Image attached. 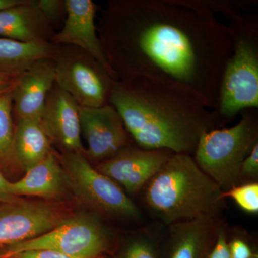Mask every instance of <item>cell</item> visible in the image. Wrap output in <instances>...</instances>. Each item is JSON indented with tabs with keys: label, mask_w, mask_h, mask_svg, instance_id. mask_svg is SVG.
I'll list each match as a JSON object with an SVG mask.
<instances>
[{
	"label": "cell",
	"mask_w": 258,
	"mask_h": 258,
	"mask_svg": "<svg viewBox=\"0 0 258 258\" xmlns=\"http://www.w3.org/2000/svg\"><path fill=\"white\" fill-rule=\"evenodd\" d=\"M19 76L0 74V85L7 84V83L13 82V81L18 79Z\"/></svg>",
	"instance_id": "4dcf8cb0"
},
{
	"label": "cell",
	"mask_w": 258,
	"mask_h": 258,
	"mask_svg": "<svg viewBox=\"0 0 258 258\" xmlns=\"http://www.w3.org/2000/svg\"><path fill=\"white\" fill-rule=\"evenodd\" d=\"M66 19L60 32L55 33L51 42L55 45H72L87 52L109 73L113 72L98 37L95 25L98 7L91 0H66Z\"/></svg>",
	"instance_id": "5bb4252c"
},
{
	"label": "cell",
	"mask_w": 258,
	"mask_h": 258,
	"mask_svg": "<svg viewBox=\"0 0 258 258\" xmlns=\"http://www.w3.org/2000/svg\"><path fill=\"white\" fill-rule=\"evenodd\" d=\"M108 103L134 144L149 150L193 156L203 134L226 124L191 93L147 78L114 81Z\"/></svg>",
	"instance_id": "7a4b0ae2"
},
{
	"label": "cell",
	"mask_w": 258,
	"mask_h": 258,
	"mask_svg": "<svg viewBox=\"0 0 258 258\" xmlns=\"http://www.w3.org/2000/svg\"><path fill=\"white\" fill-rule=\"evenodd\" d=\"M237 124L203 134L193 158L223 191L239 185L241 164L258 144L257 109L241 112Z\"/></svg>",
	"instance_id": "5b68a950"
},
{
	"label": "cell",
	"mask_w": 258,
	"mask_h": 258,
	"mask_svg": "<svg viewBox=\"0 0 258 258\" xmlns=\"http://www.w3.org/2000/svg\"><path fill=\"white\" fill-rule=\"evenodd\" d=\"M51 152V142L40 120L18 119L14 137L17 165L25 172L43 160Z\"/></svg>",
	"instance_id": "d6986e66"
},
{
	"label": "cell",
	"mask_w": 258,
	"mask_h": 258,
	"mask_svg": "<svg viewBox=\"0 0 258 258\" xmlns=\"http://www.w3.org/2000/svg\"><path fill=\"white\" fill-rule=\"evenodd\" d=\"M19 78V77H18ZM18 79L0 85V164H17L14 155L15 125L13 122V94Z\"/></svg>",
	"instance_id": "ffe728a7"
},
{
	"label": "cell",
	"mask_w": 258,
	"mask_h": 258,
	"mask_svg": "<svg viewBox=\"0 0 258 258\" xmlns=\"http://www.w3.org/2000/svg\"><path fill=\"white\" fill-rule=\"evenodd\" d=\"M55 83L80 107L108 104L115 80L87 52L72 45L61 46L55 58Z\"/></svg>",
	"instance_id": "ba28073f"
},
{
	"label": "cell",
	"mask_w": 258,
	"mask_h": 258,
	"mask_svg": "<svg viewBox=\"0 0 258 258\" xmlns=\"http://www.w3.org/2000/svg\"><path fill=\"white\" fill-rule=\"evenodd\" d=\"M10 184L11 182L0 171V203H9L18 200V198L12 195Z\"/></svg>",
	"instance_id": "f1b7e54d"
},
{
	"label": "cell",
	"mask_w": 258,
	"mask_h": 258,
	"mask_svg": "<svg viewBox=\"0 0 258 258\" xmlns=\"http://www.w3.org/2000/svg\"><path fill=\"white\" fill-rule=\"evenodd\" d=\"M58 49L51 42H22L0 37V74L19 76L37 61L55 58Z\"/></svg>",
	"instance_id": "ac0fdd59"
},
{
	"label": "cell",
	"mask_w": 258,
	"mask_h": 258,
	"mask_svg": "<svg viewBox=\"0 0 258 258\" xmlns=\"http://www.w3.org/2000/svg\"><path fill=\"white\" fill-rule=\"evenodd\" d=\"M258 181V144L241 164L239 185L255 183Z\"/></svg>",
	"instance_id": "cb8c5ba5"
},
{
	"label": "cell",
	"mask_w": 258,
	"mask_h": 258,
	"mask_svg": "<svg viewBox=\"0 0 258 258\" xmlns=\"http://www.w3.org/2000/svg\"><path fill=\"white\" fill-rule=\"evenodd\" d=\"M208 258H232L228 244V228L224 222L218 231L216 241Z\"/></svg>",
	"instance_id": "484cf974"
},
{
	"label": "cell",
	"mask_w": 258,
	"mask_h": 258,
	"mask_svg": "<svg viewBox=\"0 0 258 258\" xmlns=\"http://www.w3.org/2000/svg\"><path fill=\"white\" fill-rule=\"evenodd\" d=\"M8 258H79L68 255V254L49 250V249H37V250L24 251L13 254Z\"/></svg>",
	"instance_id": "83f0119b"
},
{
	"label": "cell",
	"mask_w": 258,
	"mask_h": 258,
	"mask_svg": "<svg viewBox=\"0 0 258 258\" xmlns=\"http://www.w3.org/2000/svg\"><path fill=\"white\" fill-rule=\"evenodd\" d=\"M183 3L195 10L215 15L217 13L232 18L240 14L241 10L257 3L250 0H182Z\"/></svg>",
	"instance_id": "7402d4cb"
},
{
	"label": "cell",
	"mask_w": 258,
	"mask_h": 258,
	"mask_svg": "<svg viewBox=\"0 0 258 258\" xmlns=\"http://www.w3.org/2000/svg\"><path fill=\"white\" fill-rule=\"evenodd\" d=\"M229 248L232 258H252L257 252H254L244 237L235 234L228 238Z\"/></svg>",
	"instance_id": "4316f807"
},
{
	"label": "cell",
	"mask_w": 258,
	"mask_h": 258,
	"mask_svg": "<svg viewBox=\"0 0 258 258\" xmlns=\"http://www.w3.org/2000/svg\"><path fill=\"white\" fill-rule=\"evenodd\" d=\"M0 258H4V257H2V256H0Z\"/></svg>",
	"instance_id": "d6a6232c"
},
{
	"label": "cell",
	"mask_w": 258,
	"mask_h": 258,
	"mask_svg": "<svg viewBox=\"0 0 258 258\" xmlns=\"http://www.w3.org/2000/svg\"><path fill=\"white\" fill-rule=\"evenodd\" d=\"M162 234L152 227L141 229L127 239L114 258H158Z\"/></svg>",
	"instance_id": "44dd1931"
},
{
	"label": "cell",
	"mask_w": 258,
	"mask_h": 258,
	"mask_svg": "<svg viewBox=\"0 0 258 258\" xmlns=\"http://www.w3.org/2000/svg\"><path fill=\"white\" fill-rule=\"evenodd\" d=\"M26 0H0V11L16 5L23 4Z\"/></svg>",
	"instance_id": "f546056e"
},
{
	"label": "cell",
	"mask_w": 258,
	"mask_h": 258,
	"mask_svg": "<svg viewBox=\"0 0 258 258\" xmlns=\"http://www.w3.org/2000/svg\"><path fill=\"white\" fill-rule=\"evenodd\" d=\"M69 186L67 176L58 159L51 152L43 160L25 171L21 179L10 184L13 196L57 199Z\"/></svg>",
	"instance_id": "e0dca14e"
},
{
	"label": "cell",
	"mask_w": 258,
	"mask_h": 258,
	"mask_svg": "<svg viewBox=\"0 0 258 258\" xmlns=\"http://www.w3.org/2000/svg\"><path fill=\"white\" fill-rule=\"evenodd\" d=\"M252 258H258V254H256L255 255H254Z\"/></svg>",
	"instance_id": "1f68e13d"
},
{
	"label": "cell",
	"mask_w": 258,
	"mask_h": 258,
	"mask_svg": "<svg viewBox=\"0 0 258 258\" xmlns=\"http://www.w3.org/2000/svg\"><path fill=\"white\" fill-rule=\"evenodd\" d=\"M223 198H231L244 211L258 213V182L247 183L224 191Z\"/></svg>",
	"instance_id": "603a6c76"
},
{
	"label": "cell",
	"mask_w": 258,
	"mask_h": 258,
	"mask_svg": "<svg viewBox=\"0 0 258 258\" xmlns=\"http://www.w3.org/2000/svg\"><path fill=\"white\" fill-rule=\"evenodd\" d=\"M224 222L221 216H205L166 226L158 258H208Z\"/></svg>",
	"instance_id": "7c38bea8"
},
{
	"label": "cell",
	"mask_w": 258,
	"mask_h": 258,
	"mask_svg": "<svg viewBox=\"0 0 258 258\" xmlns=\"http://www.w3.org/2000/svg\"><path fill=\"white\" fill-rule=\"evenodd\" d=\"M62 161L70 187L98 215L133 221L142 219L140 209L130 197L83 154L64 153Z\"/></svg>",
	"instance_id": "52a82bcc"
},
{
	"label": "cell",
	"mask_w": 258,
	"mask_h": 258,
	"mask_svg": "<svg viewBox=\"0 0 258 258\" xmlns=\"http://www.w3.org/2000/svg\"><path fill=\"white\" fill-rule=\"evenodd\" d=\"M55 84L54 58L37 61L20 75L13 94V112L18 119L40 120L47 97Z\"/></svg>",
	"instance_id": "9a60e30c"
},
{
	"label": "cell",
	"mask_w": 258,
	"mask_h": 258,
	"mask_svg": "<svg viewBox=\"0 0 258 258\" xmlns=\"http://www.w3.org/2000/svg\"><path fill=\"white\" fill-rule=\"evenodd\" d=\"M64 216L47 202L0 203V252L46 233L69 217Z\"/></svg>",
	"instance_id": "9c48e42d"
},
{
	"label": "cell",
	"mask_w": 258,
	"mask_h": 258,
	"mask_svg": "<svg viewBox=\"0 0 258 258\" xmlns=\"http://www.w3.org/2000/svg\"><path fill=\"white\" fill-rule=\"evenodd\" d=\"M113 234L97 217H69L43 235L12 246L0 252L10 257L24 251L49 249L79 258H106L114 247Z\"/></svg>",
	"instance_id": "8992f818"
},
{
	"label": "cell",
	"mask_w": 258,
	"mask_h": 258,
	"mask_svg": "<svg viewBox=\"0 0 258 258\" xmlns=\"http://www.w3.org/2000/svg\"><path fill=\"white\" fill-rule=\"evenodd\" d=\"M40 120L51 144H57L64 153L84 155L79 106L56 83L47 97Z\"/></svg>",
	"instance_id": "4fadbf2b"
},
{
	"label": "cell",
	"mask_w": 258,
	"mask_h": 258,
	"mask_svg": "<svg viewBox=\"0 0 258 258\" xmlns=\"http://www.w3.org/2000/svg\"><path fill=\"white\" fill-rule=\"evenodd\" d=\"M52 24L42 13L37 0L0 11V36L22 42H50Z\"/></svg>",
	"instance_id": "2e32d148"
},
{
	"label": "cell",
	"mask_w": 258,
	"mask_h": 258,
	"mask_svg": "<svg viewBox=\"0 0 258 258\" xmlns=\"http://www.w3.org/2000/svg\"><path fill=\"white\" fill-rule=\"evenodd\" d=\"M232 53L222 73L215 111L226 123L258 108V13L236 15L227 25Z\"/></svg>",
	"instance_id": "277c9868"
},
{
	"label": "cell",
	"mask_w": 258,
	"mask_h": 258,
	"mask_svg": "<svg viewBox=\"0 0 258 258\" xmlns=\"http://www.w3.org/2000/svg\"><path fill=\"white\" fill-rule=\"evenodd\" d=\"M173 154L166 149H142L132 143L95 168L113 180L128 196H134L143 190Z\"/></svg>",
	"instance_id": "8fae6325"
},
{
	"label": "cell",
	"mask_w": 258,
	"mask_h": 258,
	"mask_svg": "<svg viewBox=\"0 0 258 258\" xmlns=\"http://www.w3.org/2000/svg\"><path fill=\"white\" fill-rule=\"evenodd\" d=\"M37 5L52 25L62 15H66V0H37Z\"/></svg>",
	"instance_id": "d4e9b609"
},
{
	"label": "cell",
	"mask_w": 258,
	"mask_h": 258,
	"mask_svg": "<svg viewBox=\"0 0 258 258\" xmlns=\"http://www.w3.org/2000/svg\"><path fill=\"white\" fill-rule=\"evenodd\" d=\"M96 28L117 80L161 81L216 108L232 42L228 26L215 15L182 0H114Z\"/></svg>",
	"instance_id": "6da1fadb"
},
{
	"label": "cell",
	"mask_w": 258,
	"mask_h": 258,
	"mask_svg": "<svg viewBox=\"0 0 258 258\" xmlns=\"http://www.w3.org/2000/svg\"><path fill=\"white\" fill-rule=\"evenodd\" d=\"M81 134L87 142L84 156L97 164L114 157L134 143L114 107L108 103L98 108L79 106Z\"/></svg>",
	"instance_id": "30bf717a"
},
{
	"label": "cell",
	"mask_w": 258,
	"mask_h": 258,
	"mask_svg": "<svg viewBox=\"0 0 258 258\" xmlns=\"http://www.w3.org/2000/svg\"><path fill=\"white\" fill-rule=\"evenodd\" d=\"M142 191L148 210L165 227L221 216L225 208L224 191L188 154H173Z\"/></svg>",
	"instance_id": "3957f363"
}]
</instances>
